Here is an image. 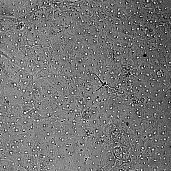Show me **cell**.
<instances>
[{"mask_svg":"<svg viewBox=\"0 0 171 171\" xmlns=\"http://www.w3.org/2000/svg\"><path fill=\"white\" fill-rule=\"evenodd\" d=\"M73 2L68 1H63L59 2L57 4V6L60 11H66L70 8Z\"/></svg>","mask_w":171,"mask_h":171,"instance_id":"6da1fadb","label":"cell"}]
</instances>
